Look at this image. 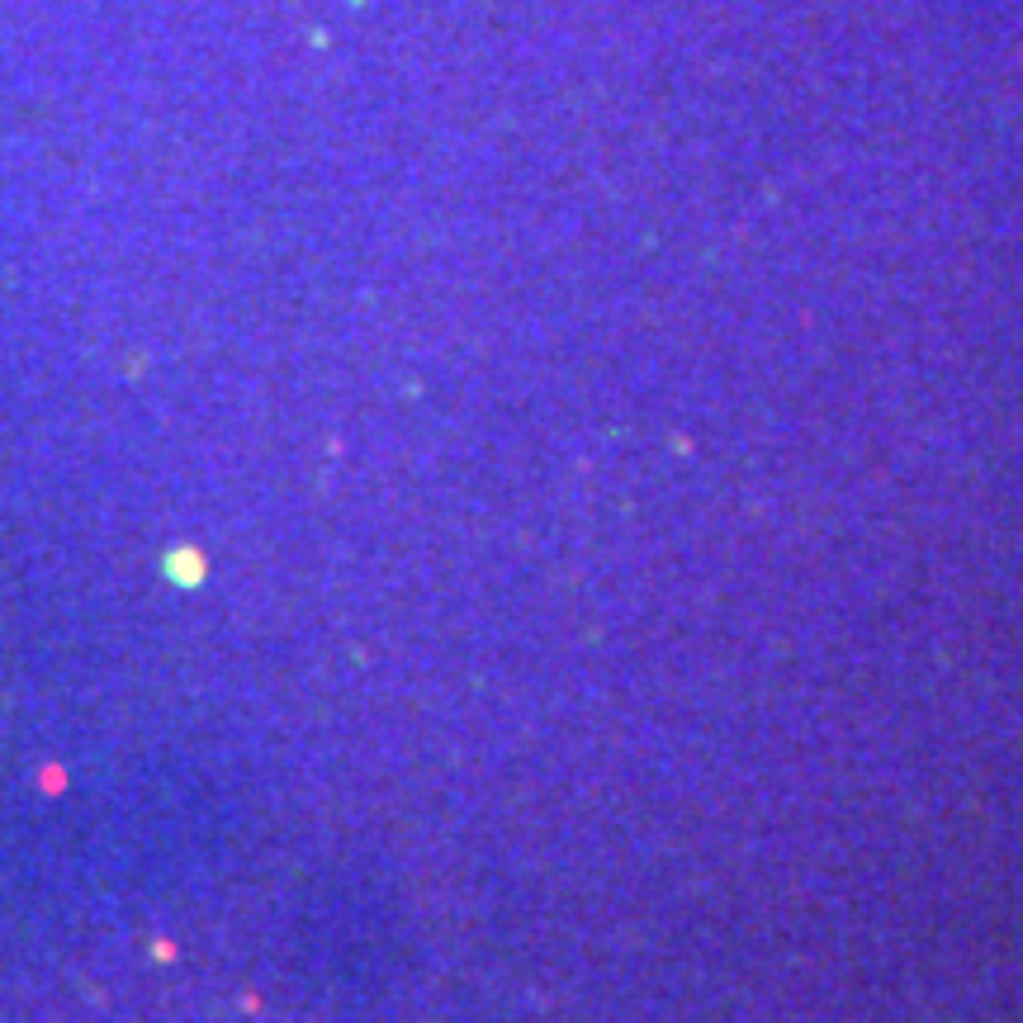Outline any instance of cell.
Returning a JSON list of instances; mask_svg holds the SVG:
<instances>
[{
    "label": "cell",
    "mask_w": 1023,
    "mask_h": 1023,
    "mask_svg": "<svg viewBox=\"0 0 1023 1023\" xmlns=\"http://www.w3.org/2000/svg\"><path fill=\"white\" fill-rule=\"evenodd\" d=\"M162 578L176 583V588H199L209 578V559H204L199 545H176V550L162 555Z\"/></svg>",
    "instance_id": "cell-1"
},
{
    "label": "cell",
    "mask_w": 1023,
    "mask_h": 1023,
    "mask_svg": "<svg viewBox=\"0 0 1023 1023\" xmlns=\"http://www.w3.org/2000/svg\"><path fill=\"white\" fill-rule=\"evenodd\" d=\"M34 787L43 791V796H62V791H67V768H62V763H43V768L34 772Z\"/></svg>",
    "instance_id": "cell-2"
},
{
    "label": "cell",
    "mask_w": 1023,
    "mask_h": 1023,
    "mask_svg": "<svg viewBox=\"0 0 1023 1023\" xmlns=\"http://www.w3.org/2000/svg\"><path fill=\"white\" fill-rule=\"evenodd\" d=\"M152 952H157V962H171V957H176V943H166V938H157V943H152Z\"/></svg>",
    "instance_id": "cell-3"
}]
</instances>
